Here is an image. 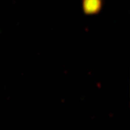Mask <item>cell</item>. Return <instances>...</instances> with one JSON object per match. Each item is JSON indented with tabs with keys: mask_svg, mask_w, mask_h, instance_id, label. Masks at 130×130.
<instances>
[{
	"mask_svg": "<svg viewBox=\"0 0 130 130\" xmlns=\"http://www.w3.org/2000/svg\"><path fill=\"white\" fill-rule=\"evenodd\" d=\"M102 6V0H83L82 7L84 13L88 15L98 13Z\"/></svg>",
	"mask_w": 130,
	"mask_h": 130,
	"instance_id": "cell-1",
	"label": "cell"
}]
</instances>
